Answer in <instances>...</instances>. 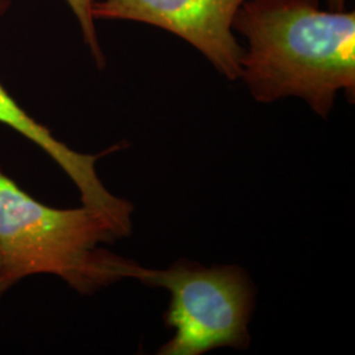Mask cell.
I'll use <instances>...</instances> for the list:
<instances>
[{
    "label": "cell",
    "mask_w": 355,
    "mask_h": 355,
    "mask_svg": "<svg viewBox=\"0 0 355 355\" xmlns=\"http://www.w3.org/2000/svg\"><path fill=\"white\" fill-rule=\"evenodd\" d=\"M233 31L249 44L241 79L257 102L299 98L324 119L341 91L354 103V11H324L318 0H246Z\"/></svg>",
    "instance_id": "6da1fadb"
},
{
    "label": "cell",
    "mask_w": 355,
    "mask_h": 355,
    "mask_svg": "<svg viewBox=\"0 0 355 355\" xmlns=\"http://www.w3.org/2000/svg\"><path fill=\"white\" fill-rule=\"evenodd\" d=\"M123 237L102 212L51 208L0 173V296L37 274L55 275L80 295L132 279L137 263L104 246Z\"/></svg>",
    "instance_id": "7a4b0ae2"
},
{
    "label": "cell",
    "mask_w": 355,
    "mask_h": 355,
    "mask_svg": "<svg viewBox=\"0 0 355 355\" xmlns=\"http://www.w3.org/2000/svg\"><path fill=\"white\" fill-rule=\"evenodd\" d=\"M132 279L170 292L166 327L174 330L159 355H202L218 347L248 349L255 288L239 266H202L180 259L165 270L136 265Z\"/></svg>",
    "instance_id": "3957f363"
},
{
    "label": "cell",
    "mask_w": 355,
    "mask_h": 355,
    "mask_svg": "<svg viewBox=\"0 0 355 355\" xmlns=\"http://www.w3.org/2000/svg\"><path fill=\"white\" fill-rule=\"evenodd\" d=\"M246 0H99L94 20H129L158 26L183 38L229 80L241 78L243 49L233 19Z\"/></svg>",
    "instance_id": "277c9868"
},
{
    "label": "cell",
    "mask_w": 355,
    "mask_h": 355,
    "mask_svg": "<svg viewBox=\"0 0 355 355\" xmlns=\"http://www.w3.org/2000/svg\"><path fill=\"white\" fill-rule=\"evenodd\" d=\"M11 7V0H0V15L7 12ZM0 123L23 135L26 139L36 144L44 152L55 161L73 180L78 190H87L96 183L98 171L96 162L99 154H83L69 148L57 140L51 130L40 124L32 116L16 103L8 91L0 83Z\"/></svg>",
    "instance_id": "5b68a950"
},
{
    "label": "cell",
    "mask_w": 355,
    "mask_h": 355,
    "mask_svg": "<svg viewBox=\"0 0 355 355\" xmlns=\"http://www.w3.org/2000/svg\"><path fill=\"white\" fill-rule=\"evenodd\" d=\"M70 10L74 13L76 21L80 26L83 40L86 45L89 46V51L95 60V64H98L99 69L105 66V57L103 54L99 38L95 28V20L92 17V4L95 0H64Z\"/></svg>",
    "instance_id": "8992f818"
},
{
    "label": "cell",
    "mask_w": 355,
    "mask_h": 355,
    "mask_svg": "<svg viewBox=\"0 0 355 355\" xmlns=\"http://www.w3.org/2000/svg\"><path fill=\"white\" fill-rule=\"evenodd\" d=\"M347 0H328L330 11H343Z\"/></svg>",
    "instance_id": "52a82bcc"
}]
</instances>
